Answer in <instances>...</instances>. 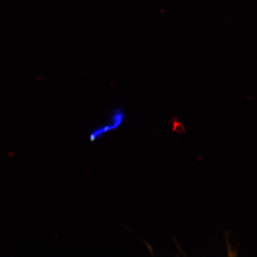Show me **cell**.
I'll return each instance as SVG.
<instances>
[{"instance_id": "cell-1", "label": "cell", "mask_w": 257, "mask_h": 257, "mask_svg": "<svg viewBox=\"0 0 257 257\" xmlns=\"http://www.w3.org/2000/svg\"><path fill=\"white\" fill-rule=\"evenodd\" d=\"M125 119L124 111L121 109H114L111 111L109 116V121L105 124L96 127L89 135L90 141L99 140L109 132L113 131L121 126Z\"/></svg>"}]
</instances>
